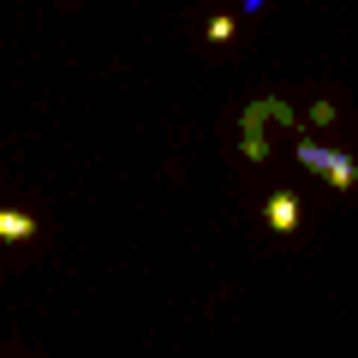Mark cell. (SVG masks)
Listing matches in <instances>:
<instances>
[{
	"instance_id": "7a4b0ae2",
	"label": "cell",
	"mask_w": 358,
	"mask_h": 358,
	"mask_svg": "<svg viewBox=\"0 0 358 358\" xmlns=\"http://www.w3.org/2000/svg\"><path fill=\"white\" fill-rule=\"evenodd\" d=\"M293 155H299V167L322 173L334 192H352V185H358V162H352V155H341V150H329V143H317V138H305Z\"/></svg>"
},
{
	"instance_id": "277c9868",
	"label": "cell",
	"mask_w": 358,
	"mask_h": 358,
	"mask_svg": "<svg viewBox=\"0 0 358 358\" xmlns=\"http://www.w3.org/2000/svg\"><path fill=\"white\" fill-rule=\"evenodd\" d=\"M30 233H36V221H30L24 209H0V239L18 245V239H30Z\"/></svg>"
},
{
	"instance_id": "3957f363",
	"label": "cell",
	"mask_w": 358,
	"mask_h": 358,
	"mask_svg": "<svg viewBox=\"0 0 358 358\" xmlns=\"http://www.w3.org/2000/svg\"><path fill=\"white\" fill-rule=\"evenodd\" d=\"M263 215H268V227H275V233H293V227H299V197H293V192H275Z\"/></svg>"
},
{
	"instance_id": "5b68a950",
	"label": "cell",
	"mask_w": 358,
	"mask_h": 358,
	"mask_svg": "<svg viewBox=\"0 0 358 358\" xmlns=\"http://www.w3.org/2000/svg\"><path fill=\"white\" fill-rule=\"evenodd\" d=\"M209 42H233V18H209Z\"/></svg>"
},
{
	"instance_id": "6da1fadb",
	"label": "cell",
	"mask_w": 358,
	"mask_h": 358,
	"mask_svg": "<svg viewBox=\"0 0 358 358\" xmlns=\"http://www.w3.org/2000/svg\"><path fill=\"white\" fill-rule=\"evenodd\" d=\"M293 126H299V114H293L287 96H257V102H245V114H239V150H245V162H263V155H268V131H293Z\"/></svg>"
},
{
	"instance_id": "8992f818",
	"label": "cell",
	"mask_w": 358,
	"mask_h": 358,
	"mask_svg": "<svg viewBox=\"0 0 358 358\" xmlns=\"http://www.w3.org/2000/svg\"><path fill=\"white\" fill-rule=\"evenodd\" d=\"M257 6H263V0H245V6H239V13H257Z\"/></svg>"
}]
</instances>
